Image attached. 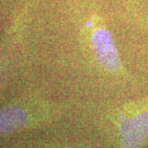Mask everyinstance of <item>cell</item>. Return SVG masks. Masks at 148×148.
I'll use <instances>...</instances> for the list:
<instances>
[{"mask_svg":"<svg viewBox=\"0 0 148 148\" xmlns=\"http://www.w3.org/2000/svg\"><path fill=\"white\" fill-rule=\"evenodd\" d=\"M119 132L122 148H140L143 145L148 135V97L122 109Z\"/></svg>","mask_w":148,"mask_h":148,"instance_id":"2","label":"cell"},{"mask_svg":"<svg viewBox=\"0 0 148 148\" xmlns=\"http://www.w3.org/2000/svg\"><path fill=\"white\" fill-rule=\"evenodd\" d=\"M82 36L87 53L97 67L113 75H126L114 37L100 15L93 14L87 18Z\"/></svg>","mask_w":148,"mask_h":148,"instance_id":"1","label":"cell"},{"mask_svg":"<svg viewBox=\"0 0 148 148\" xmlns=\"http://www.w3.org/2000/svg\"><path fill=\"white\" fill-rule=\"evenodd\" d=\"M28 115L18 106H8L0 109V137L12 133L25 126Z\"/></svg>","mask_w":148,"mask_h":148,"instance_id":"3","label":"cell"},{"mask_svg":"<svg viewBox=\"0 0 148 148\" xmlns=\"http://www.w3.org/2000/svg\"><path fill=\"white\" fill-rule=\"evenodd\" d=\"M65 148H75V147H65Z\"/></svg>","mask_w":148,"mask_h":148,"instance_id":"4","label":"cell"}]
</instances>
